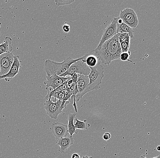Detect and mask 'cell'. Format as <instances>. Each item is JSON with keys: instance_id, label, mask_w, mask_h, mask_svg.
Returning <instances> with one entry per match:
<instances>
[{"instance_id": "1", "label": "cell", "mask_w": 160, "mask_h": 158, "mask_svg": "<svg viewBox=\"0 0 160 158\" xmlns=\"http://www.w3.org/2000/svg\"><path fill=\"white\" fill-rule=\"evenodd\" d=\"M102 64L109 65L111 62L120 59L122 53L118 36L117 34L112 38L105 42L100 49L92 51Z\"/></svg>"}, {"instance_id": "2", "label": "cell", "mask_w": 160, "mask_h": 158, "mask_svg": "<svg viewBox=\"0 0 160 158\" xmlns=\"http://www.w3.org/2000/svg\"><path fill=\"white\" fill-rule=\"evenodd\" d=\"M82 59V57L78 59L68 57L62 63L47 60L44 62V67L47 76L49 77L53 75L60 76L62 74L68 69L71 65Z\"/></svg>"}, {"instance_id": "3", "label": "cell", "mask_w": 160, "mask_h": 158, "mask_svg": "<svg viewBox=\"0 0 160 158\" xmlns=\"http://www.w3.org/2000/svg\"><path fill=\"white\" fill-rule=\"evenodd\" d=\"M90 68L91 69V73L88 77L90 81L89 90V92H91L100 89L102 79L104 76V69L100 62L96 66Z\"/></svg>"}, {"instance_id": "4", "label": "cell", "mask_w": 160, "mask_h": 158, "mask_svg": "<svg viewBox=\"0 0 160 158\" xmlns=\"http://www.w3.org/2000/svg\"><path fill=\"white\" fill-rule=\"evenodd\" d=\"M82 59L71 65L68 69L59 76L67 77L68 76H70L72 77L74 74L88 76L91 73V69L85 63L82 61Z\"/></svg>"}, {"instance_id": "5", "label": "cell", "mask_w": 160, "mask_h": 158, "mask_svg": "<svg viewBox=\"0 0 160 158\" xmlns=\"http://www.w3.org/2000/svg\"><path fill=\"white\" fill-rule=\"evenodd\" d=\"M119 18L124 23L132 28H137L138 25V16L132 9L126 8L121 11Z\"/></svg>"}, {"instance_id": "6", "label": "cell", "mask_w": 160, "mask_h": 158, "mask_svg": "<svg viewBox=\"0 0 160 158\" xmlns=\"http://www.w3.org/2000/svg\"><path fill=\"white\" fill-rule=\"evenodd\" d=\"M62 101L57 99L56 102L52 101L51 99L46 101L44 104V109L48 115L52 119L56 120L59 115L62 112L61 108Z\"/></svg>"}, {"instance_id": "7", "label": "cell", "mask_w": 160, "mask_h": 158, "mask_svg": "<svg viewBox=\"0 0 160 158\" xmlns=\"http://www.w3.org/2000/svg\"><path fill=\"white\" fill-rule=\"evenodd\" d=\"M118 19V17L114 18L111 20V23L109 24L104 30L102 38L96 49L98 50L100 49L105 42L112 38L113 37H114L118 34L117 22Z\"/></svg>"}, {"instance_id": "8", "label": "cell", "mask_w": 160, "mask_h": 158, "mask_svg": "<svg viewBox=\"0 0 160 158\" xmlns=\"http://www.w3.org/2000/svg\"><path fill=\"white\" fill-rule=\"evenodd\" d=\"M14 60V55L12 52L5 53L0 55V76L4 75L8 73Z\"/></svg>"}, {"instance_id": "9", "label": "cell", "mask_w": 160, "mask_h": 158, "mask_svg": "<svg viewBox=\"0 0 160 158\" xmlns=\"http://www.w3.org/2000/svg\"><path fill=\"white\" fill-rule=\"evenodd\" d=\"M71 77H60L57 75H53L51 76H47V80L44 82L46 85V90L52 91L59 87L62 84L67 82L71 79Z\"/></svg>"}, {"instance_id": "10", "label": "cell", "mask_w": 160, "mask_h": 158, "mask_svg": "<svg viewBox=\"0 0 160 158\" xmlns=\"http://www.w3.org/2000/svg\"><path fill=\"white\" fill-rule=\"evenodd\" d=\"M50 130L55 137L56 141L67 136L68 134V125L59 122H54L51 125Z\"/></svg>"}, {"instance_id": "11", "label": "cell", "mask_w": 160, "mask_h": 158, "mask_svg": "<svg viewBox=\"0 0 160 158\" xmlns=\"http://www.w3.org/2000/svg\"><path fill=\"white\" fill-rule=\"evenodd\" d=\"M22 66V62L19 60V56H14L13 63L9 71L4 75L0 76V80L4 79L6 81H9L11 79L14 78L19 73L20 68Z\"/></svg>"}, {"instance_id": "12", "label": "cell", "mask_w": 160, "mask_h": 158, "mask_svg": "<svg viewBox=\"0 0 160 158\" xmlns=\"http://www.w3.org/2000/svg\"><path fill=\"white\" fill-rule=\"evenodd\" d=\"M57 144L60 146L59 152L64 153L73 144L74 140L72 136H67L61 138L59 140L56 141Z\"/></svg>"}, {"instance_id": "13", "label": "cell", "mask_w": 160, "mask_h": 158, "mask_svg": "<svg viewBox=\"0 0 160 158\" xmlns=\"http://www.w3.org/2000/svg\"><path fill=\"white\" fill-rule=\"evenodd\" d=\"M82 60L89 68H93L96 66L100 62L98 58L92 54V51L82 57Z\"/></svg>"}, {"instance_id": "14", "label": "cell", "mask_w": 160, "mask_h": 158, "mask_svg": "<svg viewBox=\"0 0 160 158\" xmlns=\"http://www.w3.org/2000/svg\"><path fill=\"white\" fill-rule=\"evenodd\" d=\"M12 39L9 37L5 38L4 42L0 44V55L5 53H11L13 48L12 44Z\"/></svg>"}, {"instance_id": "15", "label": "cell", "mask_w": 160, "mask_h": 158, "mask_svg": "<svg viewBox=\"0 0 160 158\" xmlns=\"http://www.w3.org/2000/svg\"><path fill=\"white\" fill-rule=\"evenodd\" d=\"M117 32L118 34L127 33L129 34L131 38H134V30L133 28H130L123 22L121 24L117 23Z\"/></svg>"}, {"instance_id": "16", "label": "cell", "mask_w": 160, "mask_h": 158, "mask_svg": "<svg viewBox=\"0 0 160 158\" xmlns=\"http://www.w3.org/2000/svg\"><path fill=\"white\" fill-rule=\"evenodd\" d=\"M76 114H70L69 115L68 117V131L69 134H70V136H72L74 134H78L77 129L75 127L74 124V120L75 117H76Z\"/></svg>"}, {"instance_id": "17", "label": "cell", "mask_w": 160, "mask_h": 158, "mask_svg": "<svg viewBox=\"0 0 160 158\" xmlns=\"http://www.w3.org/2000/svg\"><path fill=\"white\" fill-rule=\"evenodd\" d=\"M75 120L76 123L74 125L76 129L87 130L90 127V124L87 123V120H84L83 121H81L78 119H75Z\"/></svg>"}, {"instance_id": "18", "label": "cell", "mask_w": 160, "mask_h": 158, "mask_svg": "<svg viewBox=\"0 0 160 158\" xmlns=\"http://www.w3.org/2000/svg\"><path fill=\"white\" fill-rule=\"evenodd\" d=\"M118 39L120 43L123 42H130L131 38L128 33H118Z\"/></svg>"}, {"instance_id": "19", "label": "cell", "mask_w": 160, "mask_h": 158, "mask_svg": "<svg viewBox=\"0 0 160 158\" xmlns=\"http://www.w3.org/2000/svg\"><path fill=\"white\" fill-rule=\"evenodd\" d=\"M130 55H131V52L130 51H128L126 53H122L120 55V59L122 61L132 62V61L129 59Z\"/></svg>"}, {"instance_id": "20", "label": "cell", "mask_w": 160, "mask_h": 158, "mask_svg": "<svg viewBox=\"0 0 160 158\" xmlns=\"http://www.w3.org/2000/svg\"><path fill=\"white\" fill-rule=\"evenodd\" d=\"M74 2V1H72V0H66V1H58V0H55V1L56 5L58 6L71 4L72 3Z\"/></svg>"}, {"instance_id": "21", "label": "cell", "mask_w": 160, "mask_h": 158, "mask_svg": "<svg viewBox=\"0 0 160 158\" xmlns=\"http://www.w3.org/2000/svg\"><path fill=\"white\" fill-rule=\"evenodd\" d=\"M122 53H126L129 51L130 48V42H123L120 43Z\"/></svg>"}, {"instance_id": "22", "label": "cell", "mask_w": 160, "mask_h": 158, "mask_svg": "<svg viewBox=\"0 0 160 158\" xmlns=\"http://www.w3.org/2000/svg\"><path fill=\"white\" fill-rule=\"evenodd\" d=\"M65 97V94L62 91H61L57 92L55 93V102H56L57 99L59 100L62 101Z\"/></svg>"}, {"instance_id": "23", "label": "cell", "mask_w": 160, "mask_h": 158, "mask_svg": "<svg viewBox=\"0 0 160 158\" xmlns=\"http://www.w3.org/2000/svg\"><path fill=\"white\" fill-rule=\"evenodd\" d=\"M63 30L66 33H68L70 31V27L69 25L65 24L62 27Z\"/></svg>"}, {"instance_id": "24", "label": "cell", "mask_w": 160, "mask_h": 158, "mask_svg": "<svg viewBox=\"0 0 160 158\" xmlns=\"http://www.w3.org/2000/svg\"><path fill=\"white\" fill-rule=\"evenodd\" d=\"M111 138V135L109 133H106L104 134L103 135V139H104V140H105L107 141L108 140H110V138Z\"/></svg>"}, {"instance_id": "25", "label": "cell", "mask_w": 160, "mask_h": 158, "mask_svg": "<svg viewBox=\"0 0 160 158\" xmlns=\"http://www.w3.org/2000/svg\"><path fill=\"white\" fill-rule=\"evenodd\" d=\"M78 74H74L71 77L72 79L75 82V83H77V81H78Z\"/></svg>"}, {"instance_id": "26", "label": "cell", "mask_w": 160, "mask_h": 158, "mask_svg": "<svg viewBox=\"0 0 160 158\" xmlns=\"http://www.w3.org/2000/svg\"><path fill=\"white\" fill-rule=\"evenodd\" d=\"M71 158H81V157H80L79 154H78V153H74L72 155Z\"/></svg>"}, {"instance_id": "27", "label": "cell", "mask_w": 160, "mask_h": 158, "mask_svg": "<svg viewBox=\"0 0 160 158\" xmlns=\"http://www.w3.org/2000/svg\"><path fill=\"white\" fill-rule=\"evenodd\" d=\"M82 158H93L92 157H88V156H83Z\"/></svg>"}, {"instance_id": "28", "label": "cell", "mask_w": 160, "mask_h": 158, "mask_svg": "<svg viewBox=\"0 0 160 158\" xmlns=\"http://www.w3.org/2000/svg\"><path fill=\"white\" fill-rule=\"evenodd\" d=\"M157 150H158V151H160V146H158L157 148Z\"/></svg>"}, {"instance_id": "29", "label": "cell", "mask_w": 160, "mask_h": 158, "mask_svg": "<svg viewBox=\"0 0 160 158\" xmlns=\"http://www.w3.org/2000/svg\"><path fill=\"white\" fill-rule=\"evenodd\" d=\"M140 158H147L145 157L144 155H141V157H140Z\"/></svg>"}, {"instance_id": "30", "label": "cell", "mask_w": 160, "mask_h": 158, "mask_svg": "<svg viewBox=\"0 0 160 158\" xmlns=\"http://www.w3.org/2000/svg\"><path fill=\"white\" fill-rule=\"evenodd\" d=\"M152 158H160V155L158 156Z\"/></svg>"}]
</instances>
